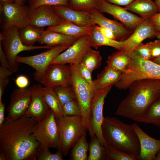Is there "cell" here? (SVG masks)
I'll return each mask as SVG.
<instances>
[{
	"label": "cell",
	"instance_id": "1",
	"mask_svg": "<svg viewBox=\"0 0 160 160\" xmlns=\"http://www.w3.org/2000/svg\"><path fill=\"white\" fill-rule=\"evenodd\" d=\"M37 122L24 115L0 126V160H35L41 149L33 135Z\"/></svg>",
	"mask_w": 160,
	"mask_h": 160
},
{
	"label": "cell",
	"instance_id": "2",
	"mask_svg": "<svg viewBox=\"0 0 160 160\" xmlns=\"http://www.w3.org/2000/svg\"><path fill=\"white\" fill-rule=\"evenodd\" d=\"M128 89V95L121 102L114 114L142 122L149 106L160 97V80H138Z\"/></svg>",
	"mask_w": 160,
	"mask_h": 160
},
{
	"label": "cell",
	"instance_id": "3",
	"mask_svg": "<svg viewBox=\"0 0 160 160\" xmlns=\"http://www.w3.org/2000/svg\"><path fill=\"white\" fill-rule=\"evenodd\" d=\"M102 132L106 144L116 149L134 155L138 159L140 147L137 136L132 125L114 117H104Z\"/></svg>",
	"mask_w": 160,
	"mask_h": 160
},
{
	"label": "cell",
	"instance_id": "4",
	"mask_svg": "<svg viewBox=\"0 0 160 160\" xmlns=\"http://www.w3.org/2000/svg\"><path fill=\"white\" fill-rule=\"evenodd\" d=\"M129 51L131 60L121 78L115 84L117 88L128 89L132 83L138 80H160V65L151 60L143 59L134 51Z\"/></svg>",
	"mask_w": 160,
	"mask_h": 160
},
{
	"label": "cell",
	"instance_id": "5",
	"mask_svg": "<svg viewBox=\"0 0 160 160\" xmlns=\"http://www.w3.org/2000/svg\"><path fill=\"white\" fill-rule=\"evenodd\" d=\"M69 66L71 76V86L75 99L81 111L83 124L90 134V104L95 92L90 85L81 76L76 65L70 64Z\"/></svg>",
	"mask_w": 160,
	"mask_h": 160
},
{
	"label": "cell",
	"instance_id": "6",
	"mask_svg": "<svg viewBox=\"0 0 160 160\" xmlns=\"http://www.w3.org/2000/svg\"><path fill=\"white\" fill-rule=\"evenodd\" d=\"M56 119L59 132L57 149L65 156L87 130L83 124L81 116H62Z\"/></svg>",
	"mask_w": 160,
	"mask_h": 160
},
{
	"label": "cell",
	"instance_id": "7",
	"mask_svg": "<svg viewBox=\"0 0 160 160\" xmlns=\"http://www.w3.org/2000/svg\"><path fill=\"white\" fill-rule=\"evenodd\" d=\"M19 29L13 27L3 30L0 33V43L5 55L9 67L13 72L16 71L19 63L15 61L16 57L20 52L25 51L36 49H50L53 47L47 45L28 46L24 45L19 36Z\"/></svg>",
	"mask_w": 160,
	"mask_h": 160
},
{
	"label": "cell",
	"instance_id": "8",
	"mask_svg": "<svg viewBox=\"0 0 160 160\" xmlns=\"http://www.w3.org/2000/svg\"><path fill=\"white\" fill-rule=\"evenodd\" d=\"M33 135L41 148L58 149L59 127L55 115L51 109L41 120L37 122Z\"/></svg>",
	"mask_w": 160,
	"mask_h": 160
},
{
	"label": "cell",
	"instance_id": "9",
	"mask_svg": "<svg viewBox=\"0 0 160 160\" xmlns=\"http://www.w3.org/2000/svg\"><path fill=\"white\" fill-rule=\"evenodd\" d=\"M71 45L65 44L55 47L34 55L17 56L16 57L15 61L17 63H24L33 68L35 71L33 74L34 79L39 82L52 61Z\"/></svg>",
	"mask_w": 160,
	"mask_h": 160
},
{
	"label": "cell",
	"instance_id": "10",
	"mask_svg": "<svg viewBox=\"0 0 160 160\" xmlns=\"http://www.w3.org/2000/svg\"><path fill=\"white\" fill-rule=\"evenodd\" d=\"M28 6L17 3L0 2L1 28L3 30L13 27L19 29L28 25Z\"/></svg>",
	"mask_w": 160,
	"mask_h": 160
},
{
	"label": "cell",
	"instance_id": "11",
	"mask_svg": "<svg viewBox=\"0 0 160 160\" xmlns=\"http://www.w3.org/2000/svg\"><path fill=\"white\" fill-rule=\"evenodd\" d=\"M112 86L96 92L92 98L90 104L91 119L90 135L91 137L96 136L104 146L106 144V142L102 132V125L104 118L103 113V107L105 98Z\"/></svg>",
	"mask_w": 160,
	"mask_h": 160
},
{
	"label": "cell",
	"instance_id": "12",
	"mask_svg": "<svg viewBox=\"0 0 160 160\" xmlns=\"http://www.w3.org/2000/svg\"><path fill=\"white\" fill-rule=\"evenodd\" d=\"M91 47L90 35L81 37L78 39L66 50L57 56L52 61L50 64L68 63L74 65L78 64L81 62L85 53Z\"/></svg>",
	"mask_w": 160,
	"mask_h": 160
},
{
	"label": "cell",
	"instance_id": "13",
	"mask_svg": "<svg viewBox=\"0 0 160 160\" xmlns=\"http://www.w3.org/2000/svg\"><path fill=\"white\" fill-rule=\"evenodd\" d=\"M32 97V87L14 89L11 94L5 119L13 120L25 115Z\"/></svg>",
	"mask_w": 160,
	"mask_h": 160
},
{
	"label": "cell",
	"instance_id": "14",
	"mask_svg": "<svg viewBox=\"0 0 160 160\" xmlns=\"http://www.w3.org/2000/svg\"><path fill=\"white\" fill-rule=\"evenodd\" d=\"M39 82L44 87L53 88L58 86H71L69 66L65 64L50 65Z\"/></svg>",
	"mask_w": 160,
	"mask_h": 160
},
{
	"label": "cell",
	"instance_id": "15",
	"mask_svg": "<svg viewBox=\"0 0 160 160\" xmlns=\"http://www.w3.org/2000/svg\"><path fill=\"white\" fill-rule=\"evenodd\" d=\"M28 25L44 28L58 25L64 20L60 19L52 6L43 5L35 9L29 8L28 13Z\"/></svg>",
	"mask_w": 160,
	"mask_h": 160
},
{
	"label": "cell",
	"instance_id": "16",
	"mask_svg": "<svg viewBox=\"0 0 160 160\" xmlns=\"http://www.w3.org/2000/svg\"><path fill=\"white\" fill-rule=\"evenodd\" d=\"M100 11L112 15L120 21L127 28L132 31L145 20L130 12L124 8L101 0Z\"/></svg>",
	"mask_w": 160,
	"mask_h": 160
},
{
	"label": "cell",
	"instance_id": "17",
	"mask_svg": "<svg viewBox=\"0 0 160 160\" xmlns=\"http://www.w3.org/2000/svg\"><path fill=\"white\" fill-rule=\"evenodd\" d=\"M132 125L137 136L140 145V151L138 159L154 160L160 150V140L149 136L137 124L134 123Z\"/></svg>",
	"mask_w": 160,
	"mask_h": 160
},
{
	"label": "cell",
	"instance_id": "18",
	"mask_svg": "<svg viewBox=\"0 0 160 160\" xmlns=\"http://www.w3.org/2000/svg\"><path fill=\"white\" fill-rule=\"evenodd\" d=\"M41 84H34L32 86V97L25 115L37 122L48 113L50 108L47 104L42 92Z\"/></svg>",
	"mask_w": 160,
	"mask_h": 160
},
{
	"label": "cell",
	"instance_id": "19",
	"mask_svg": "<svg viewBox=\"0 0 160 160\" xmlns=\"http://www.w3.org/2000/svg\"><path fill=\"white\" fill-rule=\"evenodd\" d=\"M157 33L154 30L153 23L149 19L144 20L137 25L132 34L123 41V49L133 51L144 40L156 37Z\"/></svg>",
	"mask_w": 160,
	"mask_h": 160
},
{
	"label": "cell",
	"instance_id": "20",
	"mask_svg": "<svg viewBox=\"0 0 160 160\" xmlns=\"http://www.w3.org/2000/svg\"><path fill=\"white\" fill-rule=\"evenodd\" d=\"M52 7L56 14L63 20L82 27H91L95 25L89 12L76 10L65 6Z\"/></svg>",
	"mask_w": 160,
	"mask_h": 160
},
{
	"label": "cell",
	"instance_id": "21",
	"mask_svg": "<svg viewBox=\"0 0 160 160\" xmlns=\"http://www.w3.org/2000/svg\"><path fill=\"white\" fill-rule=\"evenodd\" d=\"M90 16L95 25L111 31L114 33L116 40L123 41L133 32L127 28L121 23L106 17L99 10H96L92 13Z\"/></svg>",
	"mask_w": 160,
	"mask_h": 160
},
{
	"label": "cell",
	"instance_id": "22",
	"mask_svg": "<svg viewBox=\"0 0 160 160\" xmlns=\"http://www.w3.org/2000/svg\"><path fill=\"white\" fill-rule=\"evenodd\" d=\"M123 72L106 65L99 73L96 79L93 80L95 92L112 86L122 77Z\"/></svg>",
	"mask_w": 160,
	"mask_h": 160
},
{
	"label": "cell",
	"instance_id": "23",
	"mask_svg": "<svg viewBox=\"0 0 160 160\" xmlns=\"http://www.w3.org/2000/svg\"><path fill=\"white\" fill-rule=\"evenodd\" d=\"M124 8L137 14L145 20H149L158 12L157 5L152 0H135Z\"/></svg>",
	"mask_w": 160,
	"mask_h": 160
},
{
	"label": "cell",
	"instance_id": "24",
	"mask_svg": "<svg viewBox=\"0 0 160 160\" xmlns=\"http://www.w3.org/2000/svg\"><path fill=\"white\" fill-rule=\"evenodd\" d=\"M92 26L82 27L64 21L58 25L48 27L47 30L59 32L78 39L84 36L90 35Z\"/></svg>",
	"mask_w": 160,
	"mask_h": 160
},
{
	"label": "cell",
	"instance_id": "25",
	"mask_svg": "<svg viewBox=\"0 0 160 160\" xmlns=\"http://www.w3.org/2000/svg\"><path fill=\"white\" fill-rule=\"evenodd\" d=\"M74 37L61 33L47 30L43 31L38 41L52 47L65 44H72L77 39Z\"/></svg>",
	"mask_w": 160,
	"mask_h": 160
},
{
	"label": "cell",
	"instance_id": "26",
	"mask_svg": "<svg viewBox=\"0 0 160 160\" xmlns=\"http://www.w3.org/2000/svg\"><path fill=\"white\" fill-rule=\"evenodd\" d=\"M96 25L92 26L90 35L91 47L97 49L100 46H106L118 50L123 49L124 46L123 41L110 39L105 37L97 28Z\"/></svg>",
	"mask_w": 160,
	"mask_h": 160
},
{
	"label": "cell",
	"instance_id": "27",
	"mask_svg": "<svg viewBox=\"0 0 160 160\" xmlns=\"http://www.w3.org/2000/svg\"><path fill=\"white\" fill-rule=\"evenodd\" d=\"M118 50L108 57L107 65L123 73L131 62V57L129 51Z\"/></svg>",
	"mask_w": 160,
	"mask_h": 160
},
{
	"label": "cell",
	"instance_id": "28",
	"mask_svg": "<svg viewBox=\"0 0 160 160\" xmlns=\"http://www.w3.org/2000/svg\"><path fill=\"white\" fill-rule=\"evenodd\" d=\"M44 30V28H37L28 25L19 29V37L25 45L33 46L36 42H38Z\"/></svg>",
	"mask_w": 160,
	"mask_h": 160
},
{
	"label": "cell",
	"instance_id": "29",
	"mask_svg": "<svg viewBox=\"0 0 160 160\" xmlns=\"http://www.w3.org/2000/svg\"><path fill=\"white\" fill-rule=\"evenodd\" d=\"M42 92L48 106L55 113L56 117L63 116L62 105L53 88L42 87Z\"/></svg>",
	"mask_w": 160,
	"mask_h": 160
},
{
	"label": "cell",
	"instance_id": "30",
	"mask_svg": "<svg viewBox=\"0 0 160 160\" xmlns=\"http://www.w3.org/2000/svg\"><path fill=\"white\" fill-rule=\"evenodd\" d=\"M86 136L85 132L73 146L71 151L70 160H87L89 145L87 142Z\"/></svg>",
	"mask_w": 160,
	"mask_h": 160
},
{
	"label": "cell",
	"instance_id": "31",
	"mask_svg": "<svg viewBox=\"0 0 160 160\" xmlns=\"http://www.w3.org/2000/svg\"><path fill=\"white\" fill-rule=\"evenodd\" d=\"M101 0H70L69 7L75 10L89 12L99 10Z\"/></svg>",
	"mask_w": 160,
	"mask_h": 160
},
{
	"label": "cell",
	"instance_id": "32",
	"mask_svg": "<svg viewBox=\"0 0 160 160\" xmlns=\"http://www.w3.org/2000/svg\"><path fill=\"white\" fill-rule=\"evenodd\" d=\"M142 122L153 124L160 128V97L149 106Z\"/></svg>",
	"mask_w": 160,
	"mask_h": 160
},
{
	"label": "cell",
	"instance_id": "33",
	"mask_svg": "<svg viewBox=\"0 0 160 160\" xmlns=\"http://www.w3.org/2000/svg\"><path fill=\"white\" fill-rule=\"evenodd\" d=\"M91 138L87 160L106 159V154L104 146L99 141L96 136Z\"/></svg>",
	"mask_w": 160,
	"mask_h": 160
},
{
	"label": "cell",
	"instance_id": "34",
	"mask_svg": "<svg viewBox=\"0 0 160 160\" xmlns=\"http://www.w3.org/2000/svg\"><path fill=\"white\" fill-rule=\"evenodd\" d=\"M102 57L99 51L89 48L84 55L81 62L92 73L100 66Z\"/></svg>",
	"mask_w": 160,
	"mask_h": 160
},
{
	"label": "cell",
	"instance_id": "35",
	"mask_svg": "<svg viewBox=\"0 0 160 160\" xmlns=\"http://www.w3.org/2000/svg\"><path fill=\"white\" fill-rule=\"evenodd\" d=\"M107 160H136L135 156L119 150L111 144L106 143L104 145Z\"/></svg>",
	"mask_w": 160,
	"mask_h": 160
},
{
	"label": "cell",
	"instance_id": "36",
	"mask_svg": "<svg viewBox=\"0 0 160 160\" xmlns=\"http://www.w3.org/2000/svg\"><path fill=\"white\" fill-rule=\"evenodd\" d=\"M53 88L62 105L68 102L75 99L71 86H58Z\"/></svg>",
	"mask_w": 160,
	"mask_h": 160
},
{
	"label": "cell",
	"instance_id": "37",
	"mask_svg": "<svg viewBox=\"0 0 160 160\" xmlns=\"http://www.w3.org/2000/svg\"><path fill=\"white\" fill-rule=\"evenodd\" d=\"M69 1L70 0H28V3L29 8L32 9L43 5L69 6Z\"/></svg>",
	"mask_w": 160,
	"mask_h": 160
},
{
	"label": "cell",
	"instance_id": "38",
	"mask_svg": "<svg viewBox=\"0 0 160 160\" xmlns=\"http://www.w3.org/2000/svg\"><path fill=\"white\" fill-rule=\"evenodd\" d=\"M62 113L63 116L81 117V111L75 99L68 102L62 105Z\"/></svg>",
	"mask_w": 160,
	"mask_h": 160
},
{
	"label": "cell",
	"instance_id": "39",
	"mask_svg": "<svg viewBox=\"0 0 160 160\" xmlns=\"http://www.w3.org/2000/svg\"><path fill=\"white\" fill-rule=\"evenodd\" d=\"M63 154L58 150L55 153H51L48 148H41L38 156V160H63Z\"/></svg>",
	"mask_w": 160,
	"mask_h": 160
},
{
	"label": "cell",
	"instance_id": "40",
	"mask_svg": "<svg viewBox=\"0 0 160 160\" xmlns=\"http://www.w3.org/2000/svg\"><path fill=\"white\" fill-rule=\"evenodd\" d=\"M151 42L145 44L142 43L139 44L133 50L143 59H151Z\"/></svg>",
	"mask_w": 160,
	"mask_h": 160
},
{
	"label": "cell",
	"instance_id": "41",
	"mask_svg": "<svg viewBox=\"0 0 160 160\" xmlns=\"http://www.w3.org/2000/svg\"><path fill=\"white\" fill-rule=\"evenodd\" d=\"M75 65L81 76L90 85L94 90L92 73L82 62Z\"/></svg>",
	"mask_w": 160,
	"mask_h": 160
},
{
	"label": "cell",
	"instance_id": "42",
	"mask_svg": "<svg viewBox=\"0 0 160 160\" xmlns=\"http://www.w3.org/2000/svg\"><path fill=\"white\" fill-rule=\"evenodd\" d=\"M150 42L151 59H152L160 56V38L153 41Z\"/></svg>",
	"mask_w": 160,
	"mask_h": 160
},
{
	"label": "cell",
	"instance_id": "43",
	"mask_svg": "<svg viewBox=\"0 0 160 160\" xmlns=\"http://www.w3.org/2000/svg\"><path fill=\"white\" fill-rule=\"evenodd\" d=\"M15 82L18 88L20 89L27 87L29 82L28 78L24 75L18 76L15 80Z\"/></svg>",
	"mask_w": 160,
	"mask_h": 160
},
{
	"label": "cell",
	"instance_id": "44",
	"mask_svg": "<svg viewBox=\"0 0 160 160\" xmlns=\"http://www.w3.org/2000/svg\"><path fill=\"white\" fill-rule=\"evenodd\" d=\"M97 28L105 37L113 40H116L113 33L111 30L106 28L96 25Z\"/></svg>",
	"mask_w": 160,
	"mask_h": 160
},
{
	"label": "cell",
	"instance_id": "45",
	"mask_svg": "<svg viewBox=\"0 0 160 160\" xmlns=\"http://www.w3.org/2000/svg\"><path fill=\"white\" fill-rule=\"evenodd\" d=\"M149 20L153 23L155 31L160 32V12L156 14Z\"/></svg>",
	"mask_w": 160,
	"mask_h": 160
},
{
	"label": "cell",
	"instance_id": "46",
	"mask_svg": "<svg viewBox=\"0 0 160 160\" xmlns=\"http://www.w3.org/2000/svg\"><path fill=\"white\" fill-rule=\"evenodd\" d=\"M13 72L8 67L0 66V79L8 78Z\"/></svg>",
	"mask_w": 160,
	"mask_h": 160
},
{
	"label": "cell",
	"instance_id": "47",
	"mask_svg": "<svg viewBox=\"0 0 160 160\" xmlns=\"http://www.w3.org/2000/svg\"><path fill=\"white\" fill-rule=\"evenodd\" d=\"M109 3L119 6H127L135 0H103Z\"/></svg>",
	"mask_w": 160,
	"mask_h": 160
},
{
	"label": "cell",
	"instance_id": "48",
	"mask_svg": "<svg viewBox=\"0 0 160 160\" xmlns=\"http://www.w3.org/2000/svg\"><path fill=\"white\" fill-rule=\"evenodd\" d=\"M9 82L8 78L0 79V100H2L4 89Z\"/></svg>",
	"mask_w": 160,
	"mask_h": 160
},
{
	"label": "cell",
	"instance_id": "49",
	"mask_svg": "<svg viewBox=\"0 0 160 160\" xmlns=\"http://www.w3.org/2000/svg\"><path fill=\"white\" fill-rule=\"evenodd\" d=\"M5 104L2 102V100H0V126L4 123L5 120L4 112L5 110Z\"/></svg>",
	"mask_w": 160,
	"mask_h": 160
},
{
	"label": "cell",
	"instance_id": "50",
	"mask_svg": "<svg viewBox=\"0 0 160 160\" xmlns=\"http://www.w3.org/2000/svg\"><path fill=\"white\" fill-rule=\"evenodd\" d=\"M13 1L14 2L21 4L24 5L27 0H13Z\"/></svg>",
	"mask_w": 160,
	"mask_h": 160
},
{
	"label": "cell",
	"instance_id": "51",
	"mask_svg": "<svg viewBox=\"0 0 160 160\" xmlns=\"http://www.w3.org/2000/svg\"><path fill=\"white\" fill-rule=\"evenodd\" d=\"M151 60L160 65V56L151 59Z\"/></svg>",
	"mask_w": 160,
	"mask_h": 160
},
{
	"label": "cell",
	"instance_id": "52",
	"mask_svg": "<svg viewBox=\"0 0 160 160\" xmlns=\"http://www.w3.org/2000/svg\"><path fill=\"white\" fill-rule=\"evenodd\" d=\"M154 1L157 7L158 12H160V0H155Z\"/></svg>",
	"mask_w": 160,
	"mask_h": 160
},
{
	"label": "cell",
	"instance_id": "53",
	"mask_svg": "<svg viewBox=\"0 0 160 160\" xmlns=\"http://www.w3.org/2000/svg\"><path fill=\"white\" fill-rule=\"evenodd\" d=\"M0 2L5 3H12L14 2L13 0H0Z\"/></svg>",
	"mask_w": 160,
	"mask_h": 160
},
{
	"label": "cell",
	"instance_id": "54",
	"mask_svg": "<svg viewBox=\"0 0 160 160\" xmlns=\"http://www.w3.org/2000/svg\"><path fill=\"white\" fill-rule=\"evenodd\" d=\"M154 160H160V150L158 153L157 156H156Z\"/></svg>",
	"mask_w": 160,
	"mask_h": 160
},
{
	"label": "cell",
	"instance_id": "55",
	"mask_svg": "<svg viewBox=\"0 0 160 160\" xmlns=\"http://www.w3.org/2000/svg\"><path fill=\"white\" fill-rule=\"evenodd\" d=\"M156 37L158 39L160 38V32L158 33L156 35Z\"/></svg>",
	"mask_w": 160,
	"mask_h": 160
},
{
	"label": "cell",
	"instance_id": "56",
	"mask_svg": "<svg viewBox=\"0 0 160 160\" xmlns=\"http://www.w3.org/2000/svg\"></svg>",
	"mask_w": 160,
	"mask_h": 160
}]
</instances>
